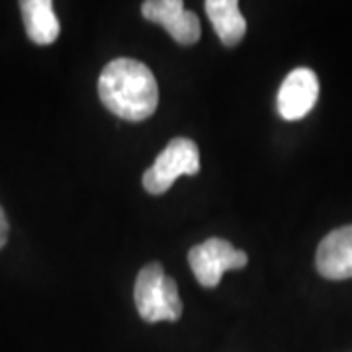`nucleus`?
Here are the masks:
<instances>
[{
	"instance_id": "f257e3e1",
	"label": "nucleus",
	"mask_w": 352,
	"mask_h": 352,
	"mask_svg": "<svg viewBox=\"0 0 352 352\" xmlns=\"http://www.w3.org/2000/svg\"><path fill=\"white\" fill-rule=\"evenodd\" d=\"M98 94L102 104L126 122H143L159 106V87L153 71L127 57L113 59L102 69Z\"/></svg>"
},
{
	"instance_id": "f03ea898",
	"label": "nucleus",
	"mask_w": 352,
	"mask_h": 352,
	"mask_svg": "<svg viewBox=\"0 0 352 352\" xmlns=\"http://www.w3.org/2000/svg\"><path fill=\"white\" fill-rule=\"evenodd\" d=\"M133 300L138 314L147 323H159V321L175 323L180 319L184 309L178 286L173 278L164 274L161 263L145 264L139 270L133 288Z\"/></svg>"
},
{
	"instance_id": "7ed1b4c3",
	"label": "nucleus",
	"mask_w": 352,
	"mask_h": 352,
	"mask_svg": "<svg viewBox=\"0 0 352 352\" xmlns=\"http://www.w3.org/2000/svg\"><path fill=\"white\" fill-rule=\"evenodd\" d=\"M198 173H200L198 145L188 138H176L143 173V188L153 196H161L166 190H170L178 176H194Z\"/></svg>"
},
{
	"instance_id": "20e7f679",
	"label": "nucleus",
	"mask_w": 352,
	"mask_h": 352,
	"mask_svg": "<svg viewBox=\"0 0 352 352\" xmlns=\"http://www.w3.org/2000/svg\"><path fill=\"white\" fill-rule=\"evenodd\" d=\"M249 263V254L235 249L226 239H208L192 247L188 252V264L194 276L204 288H215L227 270H239Z\"/></svg>"
},
{
	"instance_id": "39448f33",
	"label": "nucleus",
	"mask_w": 352,
	"mask_h": 352,
	"mask_svg": "<svg viewBox=\"0 0 352 352\" xmlns=\"http://www.w3.org/2000/svg\"><path fill=\"white\" fill-rule=\"evenodd\" d=\"M319 98V78L311 69L298 67L289 71L280 85L276 110L282 120L298 122L311 112Z\"/></svg>"
},
{
	"instance_id": "423d86ee",
	"label": "nucleus",
	"mask_w": 352,
	"mask_h": 352,
	"mask_svg": "<svg viewBox=\"0 0 352 352\" xmlns=\"http://www.w3.org/2000/svg\"><path fill=\"white\" fill-rule=\"evenodd\" d=\"M141 14L153 24L163 25L180 45H194L200 39V20L184 8L182 0H147L141 6Z\"/></svg>"
},
{
	"instance_id": "0eeeda50",
	"label": "nucleus",
	"mask_w": 352,
	"mask_h": 352,
	"mask_svg": "<svg viewBox=\"0 0 352 352\" xmlns=\"http://www.w3.org/2000/svg\"><path fill=\"white\" fill-rule=\"evenodd\" d=\"M315 266L327 280L352 278V226L337 227L323 237L315 252Z\"/></svg>"
},
{
	"instance_id": "6e6552de",
	"label": "nucleus",
	"mask_w": 352,
	"mask_h": 352,
	"mask_svg": "<svg viewBox=\"0 0 352 352\" xmlns=\"http://www.w3.org/2000/svg\"><path fill=\"white\" fill-rule=\"evenodd\" d=\"M204 6L221 43L227 47L239 45L241 39L247 34V20L241 14L239 2L237 0H208Z\"/></svg>"
},
{
	"instance_id": "1a4fd4ad",
	"label": "nucleus",
	"mask_w": 352,
	"mask_h": 352,
	"mask_svg": "<svg viewBox=\"0 0 352 352\" xmlns=\"http://www.w3.org/2000/svg\"><path fill=\"white\" fill-rule=\"evenodd\" d=\"M25 34L38 45H51L61 34L59 18L55 16L51 0H24L20 2Z\"/></svg>"
},
{
	"instance_id": "9d476101",
	"label": "nucleus",
	"mask_w": 352,
	"mask_h": 352,
	"mask_svg": "<svg viewBox=\"0 0 352 352\" xmlns=\"http://www.w3.org/2000/svg\"><path fill=\"white\" fill-rule=\"evenodd\" d=\"M6 239H8V219L4 210L0 208V249L6 245Z\"/></svg>"
}]
</instances>
